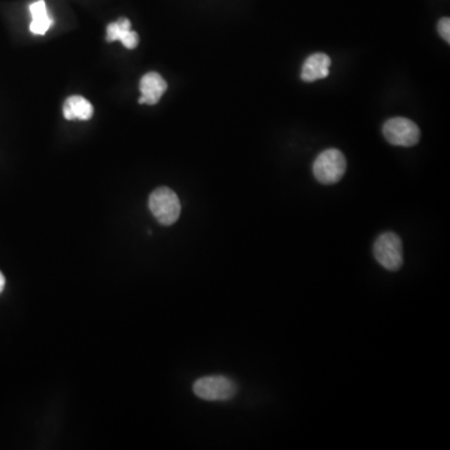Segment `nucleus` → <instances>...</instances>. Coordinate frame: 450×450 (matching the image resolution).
I'll use <instances>...</instances> for the list:
<instances>
[{
	"label": "nucleus",
	"instance_id": "nucleus-1",
	"mask_svg": "<svg viewBox=\"0 0 450 450\" xmlns=\"http://www.w3.org/2000/svg\"><path fill=\"white\" fill-rule=\"evenodd\" d=\"M375 259L384 269L397 271L404 263L403 242L398 234L388 231L383 233L375 240L373 247Z\"/></svg>",
	"mask_w": 450,
	"mask_h": 450
},
{
	"label": "nucleus",
	"instance_id": "nucleus-2",
	"mask_svg": "<svg viewBox=\"0 0 450 450\" xmlns=\"http://www.w3.org/2000/svg\"><path fill=\"white\" fill-rule=\"evenodd\" d=\"M346 170V156L341 150L328 149L322 151L313 164V174L322 184L338 183Z\"/></svg>",
	"mask_w": 450,
	"mask_h": 450
},
{
	"label": "nucleus",
	"instance_id": "nucleus-3",
	"mask_svg": "<svg viewBox=\"0 0 450 450\" xmlns=\"http://www.w3.org/2000/svg\"><path fill=\"white\" fill-rule=\"evenodd\" d=\"M193 390L198 398L209 402H225L236 397L237 383L223 375L204 376L194 383Z\"/></svg>",
	"mask_w": 450,
	"mask_h": 450
},
{
	"label": "nucleus",
	"instance_id": "nucleus-4",
	"mask_svg": "<svg viewBox=\"0 0 450 450\" xmlns=\"http://www.w3.org/2000/svg\"><path fill=\"white\" fill-rule=\"evenodd\" d=\"M149 209L161 224L173 225L179 219L182 205L175 191L162 186L150 194Z\"/></svg>",
	"mask_w": 450,
	"mask_h": 450
},
{
	"label": "nucleus",
	"instance_id": "nucleus-5",
	"mask_svg": "<svg viewBox=\"0 0 450 450\" xmlns=\"http://www.w3.org/2000/svg\"><path fill=\"white\" fill-rule=\"evenodd\" d=\"M383 134L390 144L398 146H413L418 144L421 139V129L416 123L402 116L386 121Z\"/></svg>",
	"mask_w": 450,
	"mask_h": 450
},
{
	"label": "nucleus",
	"instance_id": "nucleus-6",
	"mask_svg": "<svg viewBox=\"0 0 450 450\" xmlns=\"http://www.w3.org/2000/svg\"><path fill=\"white\" fill-rule=\"evenodd\" d=\"M167 81L163 79L161 74L156 71H150L142 78L140 81V94L142 97L139 98L140 104L154 105L161 100L163 94L167 90Z\"/></svg>",
	"mask_w": 450,
	"mask_h": 450
},
{
	"label": "nucleus",
	"instance_id": "nucleus-7",
	"mask_svg": "<svg viewBox=\"0 0 450 450\" xmlns=\"http://www.w3.org/2000/svg\"><path fill=\"white\" fill-rule=\"evenodd\" d=\"M332 59L324 53H315L306 59L301 68V79L306 83L320 81L329 75Z\"/></svg>",
	"mask_w": 450,
	"mask_h": 450
},
{
	"label": "nucleus",
	"instance_id": "nucleus-8",
	"mask_svg": "<svg viewBox=\"0 0 450 450\" xmlns=\"http://www.w3.org/2000/svg\"><path fill=\"white\" fill-rule=\"evenodd\" d=\"M121 41L127 49L138 46L139 36L130 29V22L127 18H121L118 22L110 23L107 28V41Z\"/></svg>",
	"mask_w": 450,
	"mask_h": 450
},
{
	"label": "nucleus",
	"instance_id": "nucleus-9",
	"mask_svg": "<svg viewBox=\"0 0 450 450\" xmlns=\"http://www.w3.org/2000/svg\"><path fill=\"white\" fill-rule=\"evenodd\" d=\"M93 105L81 95L69 97L64 103L63 114L67 121H89L93 116Z\"/></svg>",
	"mask_w": 450,
	"mask_h": 450
},
{
	"label": "nucleus",
	"instance_id": "nucleus-10",
	"mask_svg": "<svg viewBox=\"0 0 450 450\" xmlns=\"http://www.w3.org/2000/svg\"><path fill=\"white\" fill-rule=\"evenodd\" d=\"M30 14H32V23L30 32L35 35H44L53 25V19L48 14L46 3L43 0H38L30 4Z\"/></svg>",
	"mask_w": 450,
	"mask_h": 450
},
{
	"label": "nucleus",
	"instance_id": "nucleus-11",
	"mask_svg": "<svg viewBox=\"0 0 450 450\" xmlns=\"http://www.w3.org/2000/svg\"><path fill=\"white\" fill-rule=\"evenodd\" d=\"M438 32L440 36L446 43L450 41V19L449 18H442L438 23Z\"/></svg>",
	"mask_w": 450,
	"mask_h": 450
},
{
	"label": "nucleus",
	"instance_id": "nucleus-12",
	"mask_svg": "<svg viewBox=\"0 0 450 450\" xmlns=\"http://www.w3.org/2000/svg\"><path fill=\"white\" fill-rule=\"evenodd\" d=\"M4 287H6V278H4V275H3V273L0 271V294L3 293Z\"/></svg>",
	"mask_w": 450,
	"mask_h": 450
}]
</instances>
